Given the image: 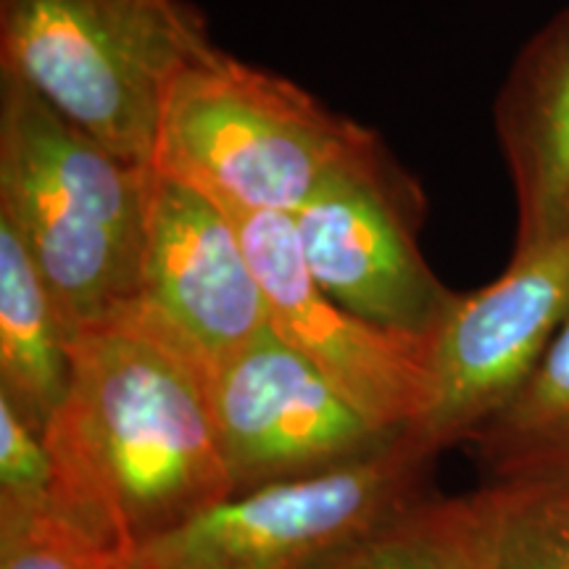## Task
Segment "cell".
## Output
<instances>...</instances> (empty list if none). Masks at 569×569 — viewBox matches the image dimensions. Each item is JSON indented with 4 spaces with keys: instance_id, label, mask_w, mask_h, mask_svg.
I'll return each instance as SVG.
<instances>
[{
    "instance_id": "cell-1",
    "label": "cell",
    "mask_w": 569,
    "mask_h": 569,
    "mask_svg": "<svg viewBox=\"0 0 569 569\" xmlns=\"http://www.w3.org/2000/svg\"><path fill=\"white\" fill-rule=\"evenodd\" d=\"M46 438L56 501L124 557L232 496L209 375L138 301L74 332Z\"/></svg>"
},
{
    "instance_id": "cell-2",
    "label": "cell",
    "mask_w": 569,
    "mask_h": 569,
    "mask_svg": "<svg viewBox=\"0 0 569 569\" xmlns=\"http://www.w3.org/2000/svg\"><path fill=\"white\" fill-rule=\"evenodd\" d=\"M148 174L0 74V219L46 277L71 338L140 298Z\"/></svg>"
},
{
    "instance_id": "cell-3",
    "label": "cell",
    "mask_w": 569,
    "mask_h": 569,
    "mask_svg": "<svg viewBox=\"0 0 569 569\" xmlns=\"http://www.w3.org/2000/svg\"><path fill=\"white\" fill-rule=\"evenodd\" d=\"M380 153L386 146L369 127L211 46L169 84L151 169L230 217H293L327 182Z\"/></svg>"
},
{
    "instance_id": "cell-4",
    "label": "cell",
    "mask_w": 569,
    "mask_h": 569,
    "mask_svg": "<svg viewBox=\"0 0 569 569\" xmlns=\"http://www.w3.org/2000/svg\"><path fill=\"white\" fill-rule=\"evenodd\" d=\"M211 46L184 0H0V74L138 167L174 74Z\"/></svg>"
},
{
    "instance_id": "cell-5",
    "label": "cell",
    "mask_w": 569,
    "mask_h": 569,
    "mask_svg": "<svg viewBox=\"0 0 569 569\" xmlns=\"http://www.w3.org/2000/svg\"><path fill=\"white\" fill-rule=\"evenodd\" d=\"M438 453L403 432L327 472L234 493L127 557V569H317L422 501Z\"/></svg>"
},
{
    "instance_id": "cell-6",
    "label": "cell",
    "mask_w": 569,
    "mask_h": 569,
    "mask_svg": "<svg viewBox=\"0 0 569 569\" xmlns=\"http://www.w3.org/2000/svg\"><path fill=\"white\" fill-rule=\"evenodd\" d=\"M422 198L388 151L325 184L293 213L303 261L332 301L386 330L430 338L459 293L417 243Z\"/></svg>"
},
{
    "instance_id": "cell-7",
    "label": "cell",
    "mask_w": 569,
    "mask_h": 569,
    "mask_svg": "<svg viewBox=\"0 0 569 569\" xmlns=\"http://www.w3.org/2000/svg\"><path fill=\"white\" fill-rule=\"evenodd\" d=\"M569 317V232L459 293L430 336V407L409 430L440 453L469 443L528 386Z\"/></svg>"
},
{
    "instance_id": "cell-8",
    "label": "cell",
    "mask_w": 569,
    "mask_h": 569,
    "mask_svg": "<svg viewBox=\"0 0 569 569\" xmlns=\"http://www.w3.org/2000/svg\"><path fill=\"white\" fill-rule=\"evenodd\" d=\"M209 398L232 496L351 465L398 438L272 327L213 369Z\"/></svg>"
},
{
    "instance_id": "cell-9",
    "label": "cell",
    "mask_w": 569,
    "mask_h": 569,
    "mask_svg": "<svg viewBox=\"0 0 569 569\" xmlns=\"http://www.w3.org/2000/svg\"><path fill=\"white\" fill-rule=\"evenodd\" d=\"M269 303V327L315 365L380 430H415L430 407V338L386 330L315 282L293 217H232Z\"/></svg>"
},
{
    "instance_id": "cell-10",
    "label": "cell",
    "mask_w": 569,
    "mask_h": 569,
    "mask_svg": "<svg viewBox=\"0 0 569 569\" xmlns=\"http://www.w3.org/2000/svg\"><path fill=\"white\" fill-rule=\"evenodd\" d=\"M138 303L211 377L269 327L234 219L196 188L151 169Z\"/></svg>"
},
{
    "instance_id": "cell-11",
    "label": "cell",
    "mask_w": 569,
    "mask_h": 569,
    "mask_svg": "<svg viewBox=\"0 0 569 569\" xmlns=\"http://www.w3.org/2000/svg\"><path fill=\"white\" fill-rule=\"evenodd\" d=\"M493 127L515 190L511 259H525L569 232V9L517 53Z\"/></svg>"
},
{
    "instance_id": "cell-12",
    "label": "cell",
    "mask_w": 569,
    "mask_h": 569,
    "mask_svg": "<svg viewBox=\"0 0 569 569\" xmlns=\"http://www.w3.org/2000/svg\"><path fill=\"white\" fill-rule=\"evenodd\" d=\"M71 382V330L46 277L0 219V398L40 432Z\"/></svg>"
},
{
    "instance_id": "cell-13",
    "label": "cell",
    "mask_w": 569,
    "mask_h": 569,
    "mask_svg": "<svg viewBox=\"0 0 569 569\" xmlns=\"http://www.w3.org/2000/svg\"><path fill=\"white\" fill-rule=\"evenodd\" d=\"M467 501L488 569H569V467L490 478Z\"/></svg>"
},
{
    "instance_id": "cell-14",
    "label": "cell",
    "mask_w": 569,
    "mask_h": 569,
    "mask_svg": "<svg viewBox=\"0 0 569 569\" xmlns=\"http://www.w3.org/2000/svg\"><path fill=\"white\" fill-rule=\"evenodd\" d=\"M469 443L490 478L569 467V317L528 386Z\"/></svg>"
},
{
    "instance_id": "cell-15",
    "label": "cell",
    "mask_w": 569,
    "mask_h": 569,
    "mask_svg": "<svg viewBox=\"0 0 569 569\" xmlns=\"http://www.w3.org/2000/svg\"><path fill=\"white\" fill-rule=\"evenodd\" d=\"M317 569H488L467 496L422 498Z\"/></svg>"
},
{
    "instance_id": "cell-16",
    "label": "cell",
    "mask_w": 569,
    "mask_h": 569,
    "mask_svg": "<svg viewBox=\"0 0 569 569\" xmlns=\"http://www.w3.org/2000/svg\"><path fill=\"white\" fill-rule=\"evenodd\" d=\"M0 569H127V557L53 501L0 522Z\"/></svg>"
},
{
    "instance_id": "cell-17",
    "label": "cell",
    "mask_w": 569,
    "mask_h": 569,
    "mask_svg": "<svg viewBox=\"0 0 569 569\" xmlns=\"http://www.w3.org/2000/svg\"><path fill=\"white\" fill-rule=\"evenodd\" d=\"M56 501V461L46 432L0 398V522L38 515Z\"/></svg>"
}]
</instances>
